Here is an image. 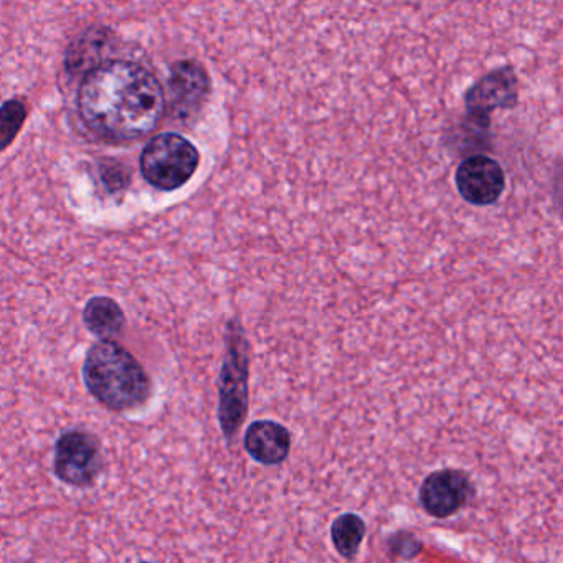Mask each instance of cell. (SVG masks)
<instances>
[{"label": "cell", "mask_w": 563, "mask_h": 563, "mask_svg": "<svg viewBox=\"0 0 563 563\" xmlns=\"http://www.w3.org/2000/svg\"><path fill=\"white\" fill-rule=\"evenodd\" d=\"M104 470L101 441L87 430H67L55 443L54 473L77 489L95 486Z\"/></svg>", "instance_id": "5"}, {"label": "cell", "mask_w": 563, "mask_h": 563, "mask_svg": "<svg viewBox=\"0 0 563 563\" xmlns=\"http://www.w3.org/2000/svg\"><path fill=\"white\" fill-rule=\"evenodd\" d=\"M227 347L219 375V423L227 443L232 444L245 424L250 405L249 342L242 325L232 321L227 329Z\"/></svg>", "instance_id": "3"}, {"label": "cell", "mask_w": 563, "mask_h": 563, "mask_svg": "<svg viewBox=\"0 0 563 563\" xmlns=\"http://www.w3.org/2000/svg\"><path fill=\"white\" fill-rule=\"evenodd\" d=\"M367 526L358 514L344 512L331 526V542L335 552L345 560H354L361 552Z\"/></svg>", "instance_id": "12"}, {"label": "cell", "mask_w": 563, "mask_h": 563, "mask_svg": "<svg viewBox=\"0 0 563 563\" xmlns=\"http://www.w3.org/2000/svg\"><path fill=\"white\" fill-rule=\"evenodd\" d=\"M27 120V107L11 100L0 107V151L8 150Z\"/></svg>", "instance_id": "13"}, {"label": "cell", "mask_w": 563, "mask_h": 563, "mask_svg": "<svg viewBox=\"0 0 563 563\" xmlns=\"http://www.w3.org/2000/svg\"><path fill=\"white\" fill-rule=\"evenodd\" d=\"M457 192L471 206H493L506 190V176L497 161L477 154L467 157L456 170Z\"/></svg>", "instance_id": "8"}, {"label": "cell", "mask_w": 563, "mask_h": 563, "mask_svg": "<svg viewBox=\"0 0 563 563\" xmlns=\"http://www.w3.org/2000/svg\"><path fill=\"white\" fill-rule=\"evenodd\" d=\"M209 93L210 78L202 65L194 60H183L170 68V107L180 120L196 117L206 104Z\"/></svg>", "instance_id": "9"}, {"label": "cell", "mask_w": 563, "mask_h": 563, "mask_svg": "<svg viewBox=\"0 0 563 563\" xmlns=\"http://www.w3.org/2000/svg\"><path fill=\"white\" fill-rule=\"evenodd\" d=\"M197 147L180 134L166 133L153 137L141 154V173L156 189L170 192L186 186L199 169Z\"/></svg>", "instance_id": "4"}, {"label": "cell", "mask_w": 563, "mask_h": 563, "mask_svg": "<svg viewBox=\"0 0 563 563\" xmlns=\"http://www.w3.org/2000/svg\"><path fill=\"white\" fill-rule=\"evenodd\" d=\"M292 438L288 428L279 421L256 420L246 428L243 448L255 463L262 466H279L291 453Z\"/></svg>", "instance_id": "10"}, {"label": "cell", "mask_w": 563, "mask_h": 563, "mask_svg": "<svg viewBox=\"0 0 563 563\" xmlns=\"http://www.w3.org/2000/svg\"><path fill=\"white\" fill-rule=\"evenodd\" d=\"M85 387L113 413L144 407L153 397V380L130 351L114 341H98L84 362Z\"/></svg>", "instance_id": "2"}, {"label": "cell", "mask_w": 563, "mask_h": 563, "mask_svg": "<svg viewBox=\"0 0 563 563\" xmlns=\"http://www.w3.org/2000/svg\"><path fill=\"white\" fill-rule=\"evenodd\" d=\"M476 497V486L466 471L441 467L424 477L418 489L421 509L433 519H450L470 506Z\"/></svg>", "instance_id": "6"}, {"label": "cell", "mask_w": 563, "mask_h": 563, "mask_svg": "<svg viewBox=\"0 0 563 563\" xmlns=\"http://www.w3.org/2000/svg\"><path fill=\"white\" fill-rule=\"evenodd\" d=\"M519 98V81L510 67L489 71L471 87L466 95L470 120L479 128H487L489 117L497 108H510Z\"/></svg>", "instance_id": "7"}, {"label": "cell", "mask_w": 563, "mask_h": 563, "mask_svg": "<svg viewBox=\"0 0 563 563\" xmlns=\"http://www.w3.org/2000/svg\"><path fill=\"white\" fill-rule=\"evenodd\" d=\"M140 563H154V562H140Z\"/></svg>", "instance_id": "14"}, {"label": "cell", "mask_w": 563, "mask_h": 563, "mask_svg": "<svg viewBox=\"0 0 563 563\" xmlns=\"http://www.w3.org/2000/svg\"><path fill=\"white\" fill-rule=\"evenodd\" d=\"M77 104L91 133L110 143H133L159 128L167 101L150 68L113 58L85 74Z\"/></svg>", "instance_id": "1"}, {"label": "cell", "mask_w": 563, "mask_h": 563, "mask_svg": "<svg viewBox=\"0 0 563 563\" xmlns=\"http://www.w3.org/2000/svg\"><path fill=\"white\" fill-rule=\"evenodd\" d=\"M84 321L91 334L97 335L101 341H114L123 335L126 329L123 309L114 299L107 296H97L87 302Z\"/></svg>", "instance_id": "11"}]
</instances>
